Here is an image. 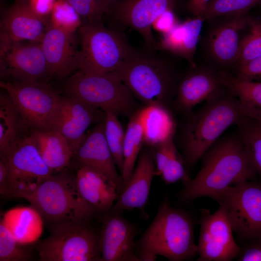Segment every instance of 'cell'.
Wrapping results in <instances>:
<instances>
[{
    "label": "cell",
    "instance_id": "cell-34",
    "mask_svg": "<svg viewBox=\"0 0 261 261\" xmlns=\"http://www.w3.org/2000/svg\"><path fill=\"white\" fill-rule=\"evenodd\" d=\"M248 27L240 42L235 67L261 56V20L250 17Z\"/></svg>",
    "mask_w": 261,
    "mask_h": 261
},
{
    "label": "cell",
    "instance_id": "cell-41",
    "mask_svg": "<svg viewBox=\"0 0 261 261\" xmlns=\"http://www.w3.org/2000/svg\"><path fill=\"white\" fill-rule=\"evenodd\" d=\"M237 257L238 261H261V237L246 241Z\"/></svg>",
    "mask_w": 261,
    "mask_h": 261
},
{
    "label": "cell",
    "instance_id": "cell-37",
    "mask_svg": "<svg viewBox=\"0 0 261 261\" xmlns=\"http://www.w3.org/2000/svg\"><path fill=\"white\" fill-rule=\"evenodd\" d=\"M157 175H160L162 180L167 184L182 181L185 185L191 180L182 157L178 151L165 160Z\"/></svg>",
    "mask_w": 261,
    "mask_h": 261
},
{
    "label": "cell",
    "instance_id": "cell-12",
    "mask_svg": "<svg viewBox=\"0 0 261 261\" xmlns=\"http://www.w3.org/2000/svg\"><path fill=\"white\" fill-rule=\"evenodd\" d=\"M0 76L15 82H47L51 77L41 43L14 42L1 35Z\"/></svg>",
    "mask_w": 261,
    "mask_h": 261
},
{
    "label": "cell",
    "instance_id": "cell-11",
    "mask_svg": "<svg viewBox=\"0 0 261 261\" xmlns=\"http://www.w3.org/2000/svg\"><path fill=\"white\" fill-rule=\"evenodd\" d=\"M0 158L5 160L10 173L7 197L19 198L31 192L52 174L29 132Z\"/></svg>",
    "mask_w": 261,
    "mask_h": 261
},
{
    "label": "cell",
    "instance_id": "cell-8",
    "mask_svg": "<svg viewBox=\"0 0 261 261\" xmlns=\"http://www.w3.org/2000/svg\"><path fill=\"white\" fill-rule=\"evenodd\" d=\"M38 251L41 261H100V234L88 221L56 223Z\"/></svg>",
    "mask_w": 261,
    "mask_h": 261
},
{
    "label": "cell",
    "instance_id": "cell-2",
    "mask_svg": "<svg viewBox=\"0 0 261 261\" xmlns=\"http://www.w3.org/2000/svg\"><path fill=\"white\" fill-rule=\"evenodd\" d=\"M179 143L186 169L192 168L224 132L244 116L238 99L230 90L185 115Z\"/></svg>",
    "mask_w": 261,
    "mask_h": 261
},
{
    "label": "cell",
    "instance_id": "cell-3",
    "mask_svg": "<svg viewBox=\"0 0 261 261\" xmlns=\"http://www.w3.org/2000/svg\"><path fill=\"white\" fill-rule=\"evenodd\" d=\"M136 252L139 261H155L158 256L170 261L193 258L198 254V247L192 218L185 211L172 207L165 198L136 243Z\"/></svg>",
    "mask_w": 261,
    "mask_h": 261
},
{
    "label": "cell",
    "instance_id": "cell-7",
    "mask_svg": "<svg viewBox=\"0 0 261 261\" xmlns=\"http://www.w3.org/2000/svg\"><path fill=\"white\" fill-rule=\"evenodd\" d=\"M63 88L67 96L104 111L130 117L138 110L135 97L115 72L92 74L78 71L66 79Z\"/></svg>",
    "mask_w": 261,
    "mask_h": 261
},
{
    "label": "cell",
    "instance_id": "cell-32",
    "mask_svg": "<svg viewBox=\"0 0 261 261\" xmlns=\"http://www.w3.org/2000/svg\"><path fill=\"white\" fill-rule=\"evenodd\" d=\"M261 0H210L202 17L210 20L218 17L246 14Z\"/></svg>",
    "mask_w": 261,
    "mask_h": 261
},
{
    "label": "cell",
    "instance_id": "cell-6",
    "mask_svg": "<svg viewBox=\"0 0 261 261\" xmlns=\"http://www.w3.org/2000/svg\"><path fill=\"white\" fill-rule=\"evenodd\" d=\"M78 33V71L85 73L115 71L137 49L121 29L106 28L103 23L83 24Z\"/></svg>",
    "mask_w": 261,
    "mask_h": 261
},
{
    "label": "cell",
    "instance_id": "cell-40",
    "mask_svg": "<svg viewBox=\"0 0 261 261\" xmlns=\"http://www.w3.org/2000/svg\"><path fill=\"white\" fill-rule=\"evenodd\" d=\"M179 23L174 10H168L155 19L152 24V29L162 36L170 32Z\"/></svg>",
    "mask_w": 261,
    "mask_h": 261
},
{
    "label": "cell",
    "instance_id": "cell-42",
    "mask_svg": "<svg viewBox=\"0 0 261 261\" xmlns=\"http://www.w3.org/2000/svg\"><path fill=\"white\" fill-rule=\"evenodd\" d=\"M32 10L40 16L46 18L51 14L57 0H28Z\"/></svg>",
    "mask_w": 261,
    "mask_h": 261
},
{
    "label": "cell",
    "instance_id": "cell-23",
    "mask_svg": "<svg viewBox=\"0 0 261 261\" xmlns=\"http://www.w3.org/2000/svg\"><path fill=\"white\" fill-rule=\"evenodd\" d=\"M76 181L78 190L83 199L97 213L110 211L119 195V189L110 179L86 166L78 167Z\"/></svg>",
    "mask_w": 261,
    "mask_h": 261
},
{
    "label": "cell",
    "instance_id": "cell-1",
    "mask_svg": "<svg viewBox=\"0 0 261 261\" xmlns=\"http://www.w3.org/2000/svg\"><path fill=\"white\" fill-rule=\"evenodd\" d=\"M201 159L198 174L179 193L185 202L203 197L213 199L227 188L257 175L236 134L220 137Z\"/></svg>",
    "mask_w": 261,
    "mask_h": 261
},
{
    "label": "cell",
    "instance_id": "cell-5",
    "mask_svg": "<svg viewBox=\"0 0 261 261\" xmlns=\"http://www.w3.org/2000/svg\"><path fill=\"white\" fill-rule=\"evenodd\" d=\"M19 198L28 201L53 224L88 221L97 213L81 195L76 175L68 172L50 175L33 191Z\"/></svg>",
    "mask_w": 261,
    "mask_h": 261
},
{
    "label": "cell",
    "instance_id": "cell-39",
    "mask_svg": "<svg viewBox=\"0 0 261 261\" xmlns=\"http://www.w3.org/2000/svg\"><path fill=\"white\" fill-rule=\"evenodd\" d=\"M237 78L249 81H261V56L235 67Z\"/></svg>",
    "mask_w": 261,
    "mask_h": 261
},
{
    "label": "cell",
    "instance_id": "cell-4",
    "mask_svg": "<svg viewBox=\"0 0 261 261\" xmlns=\"http://www.w3.org/2000/svg\"><path fill=\"white\" fill-rule=\"evenodd\" d=\"M157 50L136 49L115 71L134 96L146 106L173 104L181 76Z\"/></svg>",
    "mask_w": 261,
    "mask_h": 261
},
{
    "label": "cell",
    "instance_id": "cell-36",
    "mask_svg": "<svg viewBox=\"0 0 261 261\" xmlns=\"http://www.w3.org/2000/svg\"><path fill=\"white\" fill-rule=\"evenodd\" d=\"M19 244L4 224L0 223V261H27L31 255Z\"/></svg>",
    "mask_w": 261,
    "mask_h": 261
},
{
    "label": "cell",
    "instance_id": "cell-15",
    "mask_svg": "<svg viewBox=\"0 0 261 261\" xmlns=\"http://www.w3.org/2000/svg\"><path fill=\"white\" fill-rule=\"evenodd\" d=\"M227 90L219 70L191 67L180 78L173 106L177 112L185 115L196 105L217 99Z\"/></svg>",
    "mask_w": 261,
    "mask_h": 261
},
{
    "label": "cell",
    "instance_id": "cell-20",
    "mask_svg": "<svg viewBox=\"0 0 261 261\" xmlns=\"http://www.w3.org/2000/svg\"><path fill=\"white\" fill-rule=\"evenodd\" d=\"M74 33L48 23L41 42L51 78H64L78 69V41Z\"/></svg>",
    "mask_w": 261,
    "mask_h": 261
},
{
    "label": "cell",
    "instance_id": "cell-26",
    "mask_svg": "<svg viewBox=\"0 0 261 261\" xmlns=\"http://www.w3.org/2000/svg\"><path fill=\"white\" fill-rule=\"evenodd\" d=\"M43 218L32 206H18L5 212L1 221L19 244L26 246L35 242L41 236Z\"/></svg>",
    "mask_w": 261,
    "mask_h": 261
},
{
    "label": "cell",
    "instance_id": "cell-9",
    "mask_svg": "<svg viewBox=\"0 0 261 261\" xmlns=\"http://www.w3.org/2000/svg\"><path fill=\"white\" fill-rule=\"evenodd\" d=\"M0 86L29 129L53 130L61 96L47 82L0 81Z\"/></svg>",
    "mask_w": 261,
    "mask_h": 261
},
{
    "label": "cell",
    "instance_id": "cell-43",
    "mask_svg": "<svg viewBox=\"0 0 261 261\" xmlns=\"http://www.w3.org/2000/svg\"><path fill=\"white\" fill-rule=\"evenodd\" d=\"M10 190V173L5 160H0V194L2 197H7Z\"/></svg>",
    "mask_w": 261,
    "mask_h": 261
},
{
    "label": "cell",
    "instance_id": "cell-18",
    "mask_svg": "<svg viewBox=\"0 0 261 261\" xmlns=\"http://www.w3.org/2000/svg\"><path fill=\"white\" fill-rule=\"evenodd\" d=\"M215 26L206 40L209 56L219 67L229 71L235 67L243 30L248 26L250 17L246 14L227 16Z\"/></svg>",
    "mask_w": 261,
    "mask_h": 261
},
{
    "label": "cell",
    "instance_id": "cell-44",
    "mask_svg": "<svg viewBox=\"0 0 261 261\" xmlns=\"http://www.w3.org/2000/svg\"><path fill=\"white\" fill-rule=\"evenodd\" d=\"M210 0H188V8L194 16H202Z\"/></svg>",
    "mask_w": 261,
    "mask_h": 261
},
{
    "label": "cell",
    "instance_id": "cell-28",
    "mask_svg": "<svg viewBox=\"0 0 261 261\" xmlns=\"http://www.w3.org/2000/svg\"><path fill=\"white\" fill-rule=\"evenodd\" d=\"M219 71L227 89L238 99L243 116L261 120V81L242 80L229 71Z\"/></svg>",
    "mask_w": 261,
    "mask_h": 261
},
{
    "label": "cell",
    "instance_id": "cell-22",
    "mask_svg": "<svg viewBox=\"0 0 261 261\" xmlns=\"http://www.w3.org/2000/svg\"><path fill=\"white\" fill-rule=\"evenodd\" d=\"M48 24L31 8L28 0H16L4 12L1 29L14 42L41 43Z\"/></svg>",
    "mask_w": 261,
    "mask_h": 261
},
{
    "label": "cell",
    "instance_id": "cell-33",
    "mask_svg": "<svg viewBox=\"0 0 261 261\" xmlns=\"http://www.w3.org/2000/svg\"><path fill=\"white\" fill-rule=\"evenodd\" d=\"M104 133L117 168L121 173L123 164V144L125 132L117 118V115L111 110L104 111Z\"/></svg>",
    "mask_w": 261,
    "mask_h": 261
},
{
    "label": "cell",
    "instance_id": "cell-21",
    "mask_svg": "<svg viewBox=\"0 0 261 261\" xmlns=\"http://www.w3.org/2000/svg\"><path fill=\"white\" fill-rule=\"evenodd\" d=\"M155 175L153 153L147 150L141 151L133 173L122 187L112 210L122 214L126 210L143 208Z\"/></svg>",
    "mask_w": 261,
    "mask_h": 261
},
{
    "label": "cell",
    "instance_id": "cell-19",
    "mask_svg": "<svg viewBox=\"0 0 261 261\" xmlns=\"http://www.w3.org/2000/svg\"><path fill=\"white\" fill-rule=\"evenodd\" d=\"M72 157L75 158L78 167H88L112 180L117 186L119 193L123 181L117 173L115 160L105 138L104 118L97 123L87 134H85Z\"/></svg>",
    "mask_w": 261,
    "mask_h": 261
},
{
    "label": "cell",
    "instance_id": "cell-16",
    "mask_svg": "<svg viewBox=\"0 0 261 261\" xmlns=\"http://www.w3.org/2000/svg\"><path fill=\"white\" fill-rule=\"evenodd\" d=\"M100 234L101 261H139L136 252L137 228L111 209L102 214Z\"/></svg>",
    "mask_w": 261,
    "mask_h": 261
},
{
    "label": "cell",
    "instance_id": "cell-13",
    "mask_svg": "<svg viewBox=\"0 0 261 261\" xmlns=\"http://www.w3.org/2000/svg\"><path fill=\"white\" fill-rule=\"evenodd\" d=\"M200 231L197 244V261H230L241 250L233 236V229L227 210L219 204L214 213L202 209Z\"/></svg>",
    "mask_w": 261,
    "mask_h": 261
},
{
    "label": "cell",
    "instance_id": "cell-14",
    "mask_svg": "<svg viewBox=\"0 0 261 261\" xmlns=\"http://www.w3.org/2000/svg\"><path fill=\"white\" fill-rule=\"evenodd\" d=\"M179 0H120L109 10L114 28L129 27L143 39L145 48L156 50L157 41L152 29L155 19L168 10H174Z\"/></svg>",
    "mask_w": 261,
    "mask_h": 261
},
{
    "label": "cell",
    "instance_id": "cell-31",
    "mask_svg": "<svg viewBox=\"0 0 261 261\" xmlns=\"http://www.w3.org/2000/svg\"><path fill=\"white\" fill-rule=\"evenodd\" d=\"M236 126V135L257 174L261 177V120L243 116Z\"/></svg>",
    "mask_w": 261,
    "mask_h": 261
},
{
    "label": "cell",
    "instance_id": "cell-25",
    "mask_svg": "<svg viewBox=\"0 0 261 261\" xmlns=\"http://www.w3.org/2000/svg\"><path fill=\"white\" fill-rule=\"evenodd\" d=\"M29 133L52 174L62 171L68 165L73 153L67 140L59 132L30 129Z\"/></svg>",
    "mask_w": 261,
    "mask_h": 261
},
{
    "label": "cell",
    "instance_id": "cell-38",
    "mask_svg": "<svg viewBox=\"0 0 261 261\" xmlns=\"http://www.w3.org/2000/svg\"><path fill=\"white\" fill-rule=\"evenodd\" d=\"M78 14L85 23H103V16L90 0H65Z\"/></svg>",
    "mask_w": 261,
    "mask_h": 261
},
{
    "label": "cell",
    "instance_id": "cell-17",
    "mask_svg": "<svg viewBox=\"0 0 261 261\" xmlns=\"http://www.w3.org/2000/svg\"><path fill=\"white\" fill-rule=\"evenodd\" d=\"M69 96H61L53 130L67 140L73 155L87 128L105 117L104 111Z\"/></svg>",
    "mask_w": 261,
    "mask_h": 261
},
{
    "label": "cell",
    "instance_id": "cell-24",
    "mask_svg": "<svg viewBox=\"0 0 261 261\" xmlns=\"http://www.w3.org/2000/svg\"><path fill=\"white\" fill-rule=\"evenodd\" d=\"M204 20L202 16H194L179 23L157 41L156 50L182 58L191 67L196 66L194 56Z\"/></svg>",
    "mask_w": 261,
    "mask_h": 261
},
{
    "label": "cell",
    "instance_id": "cell-29",
    "mask_svg": "<svg viewBox=\"0 0 261 261\" xmlns=\"http://www.w3.org/2000/svg\"><path fill=\"white\" fill-rule=\"evenodd\" d=\"M142 117L144 143L146 145L155 147L174 134V122L168 108L159 105L146 106L142 109Z\"/></svg>",
    "mask_w": 261,
    "mask_h": 261
},
{
    "label": "cell",
    "instance_id": "cell-45",
    "mask_svg": "<svg viewBox=\"0 0 261 261\" xmlns=\"http://www.w3.org/2000/svg\"><path fill=\"white\" fill-rule=\"evenodd\" d=\"M119 0H108L110 6V10L116 3Z\"/></svg>",
    "mask_w": 261,
    "mask_h": 261
},
{
    "label": "cell",
    "instance_id": "cell-10",
    "mask_svg": "<svg viewBox=\"0 0 261 261\" xmlns=\"http://www.w3.org/2000/svg\"><path fill=\"white\" fill-rule=\"evenodd\" d=\"M226 208L233 231L242 240L261 237V182L246 180L213 198Z\"/></svg>",
    "mask_w": 261,
    "mask_h": 261
},
{
    "label": "cell",
    "instance_id": "cell-30",
    "mask_svg": "<svg viewBox=\"0 0 261 261\" xmlns=\"http://www.w3.org/2000/svg\"><path fill=\"white\" fill-rule=\"evenodd\" d=\"M144 138L142 109H141L130 117L125 132L123 144L124 160L121 173L123 187L128 181L135 168L137 159L141 151Z\"/></svg>",
    "mask_w": 261,
    "mask_h": 261
},
{
    "label": "cell",
    "instance_id": "cell-27",
    "mask_svg": "<svg viewBox=\"0 0 261 261\" xmlns=\"http://www.w3.org/2000/svg\"><path fill=\"white\" fill-rule=\"evenodd\" d=\"M0 93V156L5 155L29 129L10 97L2 89Z\"/></svg>",
    "mask_w": 261,
    "mask_h": 261
},
{
    "label": "cell",
    "instance_id": "cell-35",
    "mask_svg": "<svg viewBox=\"0 0 261 261\" xmlns=\"http://www.w3.org/2000/svg\"><path fill=\"white\" fill-rule=\"evenodd\" d=\"M49 22L54 27L70 33H75L83 25L80 16L65 0H56Z\"/></svg>",
    "mask_w": 261,
    "mask_h": 261
}]
</instances>
